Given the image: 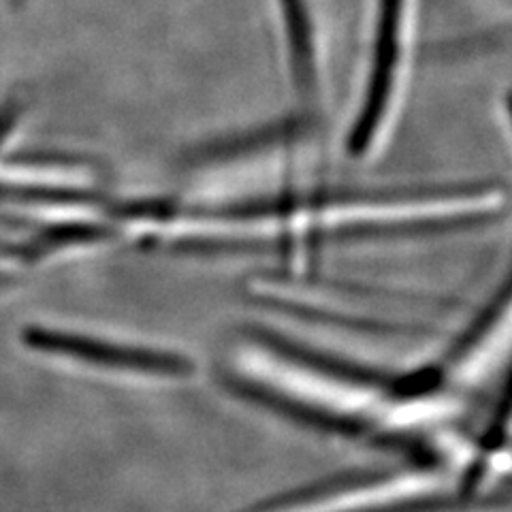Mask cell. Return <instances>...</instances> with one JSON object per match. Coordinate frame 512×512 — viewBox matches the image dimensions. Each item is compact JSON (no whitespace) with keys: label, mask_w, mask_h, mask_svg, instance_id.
I'll return each instance as SVG.
<instances>
[{"label":"cell","mask_w":512,"mask_h":512,"mask_svg":"<svg viewBox=\"0 0 512 512\" xmlns=\"http://www.w3.org/2000/svg\"><path fill=\"white\" fill-rule=\"evenodd\" d=\"M26 344L45 355L73 359L105 370L150 374L163 378H186L195 372V365L184 355L169 350L122 346L88 338L58 329H32L26 335Z\"/></svg>","instance_id":"cell-2"},{"label":"cell","mask_w":512,"mask_h":512,"mask_svg":"<svg viewBox=\"0 0 512 512\" xmlns=\"http://www.w3.org/2000/svg\"><path fill=\"white\" fill-rule=\"evenodd\" d=\"M463 506H466V495H423L416 500L367 504L363 508H350L348 512H444Z\"/></svg>","instance_id":"cell-3"},{"label":"cell","mask_w":512,"mask_h":512,"mask_svg":"<svg viewBox=\"0 0 512 512\" xmlns=\"http://www.w3.org/2000/svg\"><path fill=\"white\" fill-rule=\"evenodd\" d=\"M410 0H378L372 64L367 73L361 109L350 128V154L365 158L387 133L402 88Z\"/></svg>","instance_id":"cell-1"}]
</instances>
